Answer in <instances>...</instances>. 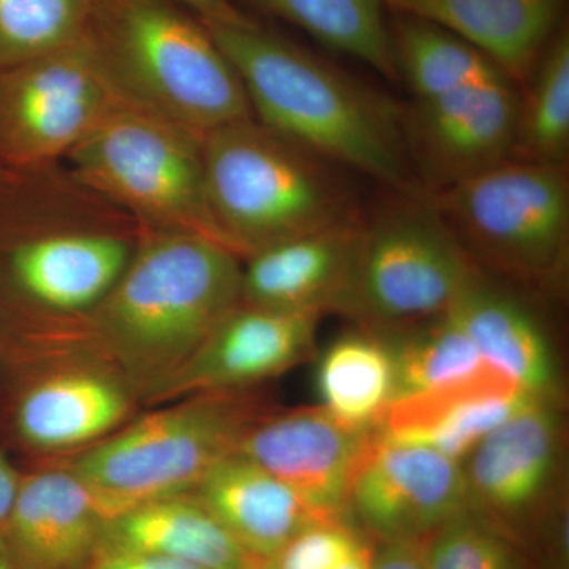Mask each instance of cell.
Here are the masks:
<instances>
[{
	"mask_svg": "<svg viewBox=\"0 0 569 569\" xmlns=\"http://www.w3.org/2000/svg\"><path fill=\"white\" fill-rule=\"evenodd\" d=\"M206 28L238 71L254 121L395 192H425L400 104L253 18Z\"/></svg>",
	"mask_w": 569,
	"mask_h": 569,
	"instance_id": "cell-1",
	"label": "cell"
},
{
	"mask_svg": "<svg viewBox=\"0 0 569 569\" xmlns=\"http://www.w3.org/2000/svg\"><path fill=\"white\" fill-rule=\"evenodd\" d=\"M241 260L203 236L138 230L129 264L86 323L149 397L241 305Z\"/></svg>",
	"mask_w": 569,
	"mask_h": 569,
	"instance_id": "cell-2",
	"label": "cell"
},
{
	"mask_svg": "<svg viewBox=\"0 0 569 569\" xmlns=\"http://www.w3.org/2000/svg\"><path fill=\"white\" fill-rule=\"evenodd\" d=\"M123 103L204 140L253 118L244 86L203 21L167 0H93L81 33Z\"/></svg>",
	"mask_w": 569,
	"mask_h": 569,
	"instance_id": "cell-3",
	"label": "cell"
},
{
	"mask_svg": "<svg viewBox=\"0 0 569 569\" xmlns=\"http://www.w3.org/2000/svg\"><path fill=\"white\" fill-rule=\"evenodd\" d=\"M203 160L213 223L239 258L358 212L342 168L253 118L209 133Z\"/></svg>",
	"mask_w": 569,
	"mask_h": 569,
	"instance_id": "cell-4",
	"label": "cell"
},
{
	"mask_svg": "<svg viewBox=\"0 0 569 569\" xmlns=\"http://www.w3.org/2000/svg\"><path fill=\"white\" fill-rule=\"evenodd\" d=\"M249 389L203 392L146 415L70 460L107 520L157 498L192 492L234 455L266 413Z\"/></svg>",
	"mask_w": 569,
	"mask_h": 569,
	"instance_id": "cell-5",
	"label": "cell"
},
{
	"mask_svg": "<svg viewBox=\"0 0 569 569\" xmlns=\"http://www.w3.org/2000/svg\"><path fill=\"white\" fill-rule=\"evenodd\" d=\"M477 268L509 284L549 288L568 263V164L508 160L427 193Z\"/></svg>",
	"mask_w": 569,
	"mask_h": 569,
	"instance_id": "cell-6",
	"label": "cell"
},
{
	"mask_svg": "<svg viewBox=\"0 0 569 569\" xmlns=\"http://www.w3.org/2000/svg\"><path fill=\"white\" fill-rule=\"evenodd\" d=\"M63 164L138 230L203 236L224 246L209 209L203 140L173 123L122 102Z\"/></svg>",
	"mask_w": 569,
	"mask_h": 569,
	"instance_id": "cell-7",
	"label": "cell"
},
{
	"mask_svg": "<svg viewBox=\"0 0 569 569\" xmlns=\"http://www.w3.org/2000/svg\"><path fill=\"white\" fill-rule=\"evenodd\" d=\"M361 217L337 313L362 328L399 331L445 316L479 268L425 192H395Z\"/></svg>",
	"mask_w": 569,
	"mask_h": 569,
	"instance_id": "cell-8",
	"label": "cell"
},
{
	"mask_svg": "<svg viewBox=\"0 0 569 569\" xmlns=\"http://www.w3.org/2000/svg\"><path fill=\"white\" fill-rule=\"evenodd\" d=\"M121 103L82 37L0 70V162L18 171L61 167Z\"/></svg>",
	"mask_w": 569,
	"mask_h": 569,
	"instance_id": "cell-9",
	"label": "cell"
},
{
	"mask_svg": "<svg viewBox=\"0 0 569 569\" xmlns=\"http://www.w3.org/2000/svg\"><path fill=\"white\" fill-rule=\"evenodd\" d=\"M138 230L66 228L0 236V331L17 342L43 316L84 318L129 264Z\"/></svg>",
	"mask_w": 569,
	"mask_h": 569,
	"instance_id": "cell-10",
	"label": "cell"
},
{
	"mask_svg": "<svg viewBox=\"0 0 569 569\" xmlns=\"http://www.w3.org/2000/svg\"><path fill=\"white\" fill-rule=\"evenodd\" d=\"M519 100L518 86L497 77L402 107L408 156L425 193L511 160Z\"/></svg>",
	"mask_w": 569,
	"mask_h": 569,
	"instance_id": "cell-11",
	"label": "cell"
},
{
	"mask_svg": "<svg viewBox=\"0 0 569 569\" xmlns=\"http://www.w3.org/2000/svg\"><path fill=\"white\" fill-rule=\"evenodd\" d=\"M347 509L378 545L422 541L470 511L463 463L373 433L351 479Z\"/></svg>",
	"mask_w": 569,
	"mask_h": 569,
	"instance_id": "cell-12",
	"label": "cell"
},
{
	"mask_svg": "<svg viewBox=\"0 0 569 569\" xmlns=\"http://www.w3.org/2000/svg\"><path fill=\"white\" fill-rule=\"evenodd\" d=\"M563 456L556 400L535 399L482 438L463 462L470 511L512 537V526L550 507Z\"/></svg>",
	"mask_w": 569,
	"mask_h": 569,
	"instance_id": "cell-13",
	"label": "cell"
},
{
	"mask_svg": "<svg viewBox=\"0 0 569 569\" xmlns=\"http://www.w3.org/2000/svg\"><path fill=\"white\" fill-rule=\"evenodd\" d=\"M376 430L358 429L326 408L266 411L236 452L271 471L323 520H348L356 467Z\"/></svg>",
	"mask_w": 569,
	"mask_h": 569,
	"instance_id": "cell-14",
	"label": "cell"
},
{
	"mask_svg": "<svg viewBox=\"0 0 569 569\" xmlns=\"http://www.w3.org/2000/svg\"><path fill=\"white\" fill-rule=\"evenodd\" d=\"M320 318L241 302L148 399L238 391L280 376L312 355Z\"/></svg>",
	"mask_w": 569,
	"mask_h": 569,
	"instance_id": "cell-15",
	"label": "cell"
},
{
	"mask_svg": "<svg viewBox=\"0 0 569 569\" xmlns=\"http://www.w3.org/2000/svg\"><path fill=\"white\" fill-rule=\"evenodd\" d=\"M107 522L70 468H37L22 471L0 537L13 569H89Z\"/></svg>",
	"mask_w": 569,
	"mask_h": 569,
	"instance_id": "cell-16",
	"label": "cell"
},
{
	"mask_svg": "<svg viewBox=\"0 0 569 569\" xmlns=\"http://www.w3.org/2000/svg\"><path fill=\"white\" fill-rule=\"evenodd\" d=\"M535 399L541 397L530 395L497 367L485 365L455 383L395 400L378 421L376 433L463 463L482 438Z\"/></svg>",
	"mask_w": 569,
	"mask_h": 569,
	"instance_id": "cell-17",
	"label": "cell"
},
{
	"mask_svg": "<svg viewBox=\"0 0 569 569\" xmlns=\"http://www.w3.org/2000/svg\"><path fill=\"white\" fill-rule=\"evenodd\" d=\"M445 316L466 332L486 362L530 395L557 402L559 366L548 329L512 284L478 269Z\"/></svg>",
	"mask_w": 569,
	"mask_h": 569,
	"instance_id": "cell-18",
	"label": "cell"
},
{
	"mask_svg": "<svg viewBox=\"0 0 569 569\" xmlns=\"http://www.w3.org/2000/svg\"><path fill=\"white\" fill-rule=\"evenodd\" d=\"M361 212L321 230L266 247L242 266V302L293 312H336L346 290Z\"/></svg>",
	"mask_w": 569,
	"mask_h": 569,
	"instance_id": "cell-19",
	"label": "cell"
},
{
	"mask_svg": "<svg viewBox=\"0 0 569 569\" xmlns=\"http://www.w3.org/2000/svg\"><path fill=\"white\" fill-rule=\"evenodd\" d=\"M130 407L119 381L71 370L18 388L9 399L7 427L18 445L33 451L92 447L122 425Z\"/></svg>",
	"mask_w": 569,
	"mask_h": 569,
	"instance_id": "cell-20",
	"label": "cell"
},
{
	"mask_svg": "<svg viewBox=\"0 0 569 569\" xmlns=\"http://www.w3.org/2000/svg\"><path fill=\"white\" fill-rule=\"evenodd\" d=\"M392 13L455 33L526 84L549 41L563 26L567 0H381Z\"/></svg>",
	"mask_w": 569,
	"mask_h": 569,
	"instance_id": "cell-21",
	"label": "cell"
},
{
	"mask_svg": "<svg viewBox=\"0 0 569 569\" xmlns=\"http://www.w3.org/2000/svg\"><path fill=\"white\" fill-rule=\"evenodd\" d=\"M194 496L260 560H271L299 531L320 519L282 479L234 452L220 460Z\"/></svg>",
	"mask_w": 569,
	"mask_h": 569,
	"instance_id": "cell-22",
	"label": "cell"
},
{
	"mask_svg": "<svg viewBox=\"0 0 569 569\" xmlns=\"http://www.w3.org/2000/svg\"><path fill=\"white\" fill-rule=\"evenodd\" d=\"M103 550L156 553L203 569H258L266 563L193 492L157 498L108 520Z\"/></svg>",
	"mask_w": 569,
	"mask_h": 569,
	"instance_id": "cell-23",
	"label": "cell"
},
{
	"mask_svg": "<svg viewBox=\"0 0 569 569\" xmlns=\"http://www.w3.org/2000/svg\"><path fill=\"white\" fill-rule=\"evenodd\" d=\"M320 406L358 429L376 430L395 400V362L387 335L362 328L339 337L318 359Z\"/></svg>",
	"mask_w": 569,
	"mask_h": 569,
	"instance_id": "cell-24",
	"label": "cell"
},
{
	"mask_svg": "<svg viewBox=\"0 0 569 569\" xmlns=\"http://www.w3.org/2000/svg\"><path fill=\"white\" fill-rule=\"evenodd\" d=\"M132 219L81 186L66 164L18 171L0 162V236L66 228L132 227Z\"/></svg>",
	"mask_w": 569,
	"mask_h": 569,
	"instance_id": "cell-25",
	"label": "cell"
},
{
	"mask_svg": "<svg viewBox=\"0 0 569 569\" xmlns=\"http://www.w3.org/2000/svg\"><path fill=\"white\" fill-rule=\"evenodd\" d=\"M389 39L397 80L407 82L413 100L433 99L492 78L507 77L477 48L419 18L395 13L389 24Z\"/></svg>",
	"mask_w": 569,
	"mask_h": 569,
	"instance_id": "cell-26",
	"label": "cell"
},
{
	"mask_svg": "<svg viewBox=\"0 0 569 569\" xmlns=\"http://www.w3.org/2000/svg\"><path fill=\"white\" fill-rule=\"evenodd\" d=\"M269 17L296 26L325 47L351 56L397 80L387 9L381 0H247Z\"/></svg>",
	"mask_w": 569,
	"mask_h": 569,
	"instance_id": "cell-27",
	"label": "cell"
},
{
	"mask_svg": "<svg viewBox=\"0 0 569 569\" xmlns=\"http://www.w3.org/2000/svg\"><path fill=\"white\" fill-rule=\"evenodd\" d=\"M520 92L512 159L568 164L569 32L561 26Z\"/></svg>",
	"mask_w": 569,
	"mask_h": 569,
	"instance_id": "cell-28",
	"label": "cell"
},
{
	"mask_svg": "<svg viewBox=\"0 0 569 569\" xmlns=\"http://www.w3.org/2000/svg\"><path fill=\"white\" fill-rule=\"evenodd\" d=\"M385 335L395 362V400L455 383L489 365L447 316Z\"/></svg>",
	"mask_w": 569,
	"mask_h": 569,
	"instance_id": "cell-29",
	"label": "cell"
},
{
	"mask_svg": "<svg viewBox=\"0 0 569 569\" xmlns=\"http://www.w3.org/2000/svg\"><path fill=\"white\" fill-rule=\"evenodd\" d=\"M92 2L0 0V70L80 39Z\"/></svg>",
	"mask_w": 569,
	"mask_h": 569,
	"instance_id": "cell-30",
	"label": "cell"
},
{
	"mask_svg": "<svg viewBox=\"0 0 569 569\" xmlns=\"http://www.w3.org/2000/svg\"><path fill=\"white\" fill-rule=\"evenodd\" d=\"M426 569H535L515 538L473 511L422 539Z\"/></svg>",
	"mask_w": 569,
	"mask_h": 569,
	"instance_id": "cell-31",
	"label": "cell"
},
{
	"mask_svg": "<svg viewBox=\"0 0 569 569\" xmlns=\"http://www.w3.org/2000/svg\"><path fill=\"white\" fill-rule=\"evenodd\" d=\"M365 539L348 520H320L299 531L269 561L274 569H336Z\"/></svg>",
	"mask_w": 569,
	"mask_h": 569,
	"instance_id": "cell-32",
	"label": "cell"
},
{
	"mask_svg": "<svg viewBox=\"0 0 569 569\" xmlns=\"http://www.w3.org/2000/svg\"><path fill=\"white\" fill-rule=\"evenodd\" d=\"M89 569H203L187 561L144 552L103 550Z\"/></svg>",
	"mask_w": 569,
	"mask_h": 569,
	"instance_id": "cell-33",
	"label": "cell"
},
{
	"mask_svg": "<svg viewBox=\"0 0 569 569\" xmlns=\"http://www.w3.org/2000/svg\"><path fill=\"white\" fill-rule=\"evenodd\" d=\"M167 2L190 11L206 26L238 24L252 18L239 10L233 0H167Z\"/></svg>",
	"mask_w": 569,
	"mask_h": 569,
	"instance_id": "cell-34",
	"label": "cell"
},
{
	"mask_svg": "<svg viewBox=\"0 0 569 569\" xmlns=\"http://www.w3.org/2000/svg\"><path fill=\"white\" fill-rule=\"evenodd\" d=\"M372 569H426L421 541L380 542Z\"/></svg>",
	"mask_w": 569,
	"mask_h": 569,
	"instance_id": "cell-35",
	"label": "cell"
},
{
	"mask_svg": "<svg viewBox=\"0 0 569 569\" xmlns=\"http://www.w3.org/2000/svg\"><path fill=\"white\" fill-rule=\"evenodd\" d=\"M22 470L17 468L3 451H0V529L9 518L18 488H20Z\"/></svg>",
	"mask_w": 569,
	"mask_h": 569,
	"instance_id": "cell-36",
	"label": "cell"
},
{
	"mask_svg": "<svg viewBox=\"0 0 569 569\" xmlns=\"http://www.w3.org/2000/svg\"><path fill=\"white\" fill-rule=\"evenodd\" d=\"M373 556H376V545H372L369 539H365L353 550V553L347 557L336 569H372Z\"/></svg>",
	"mask_w": 569,
	"mask_h": 569,
	"instance_id": "cell-37",
	"label": "cell"
},
{
	"mask_svg": "<svg viewBox=\"0 0 569 569\" xmlns=\"http://www.w3.org/2000/svg\"><path fill=\"white\" fill-rule=\"evenodd\" d=\"M0 569H13L11 567L9 556H7L6 546H3L2 537H0Z\"/></svg>",
	"mask_w": 569,
	"mask_h": 569,
	"instance_id": "cell-38",
	"label": "cell"
},
{
	"mask_svg": "<svg viewBox=\"0 0 569 569\" xmlns=\"http://www.w3.org/2000/svg\"><path fill=\"white\" fill-rule=\"evenodd\" d=\"M7 348V337L2 335V331H0V356H3L6 353Z\"/></svg>",
	"mask_w": 569,
	"mask_h": 569,
	"instance_id": "cell-39",
	"label": "cell"
},
{
	"mask_svg": "<svg viewBox=\"0 0 569 569\" xmlns=\"http://www.w3.org/2000/svg\"><path fill=\"white\" fill-rule=\"evenodd\" d=\"M258 569H274V568H272L271 561L268 560V561H266L264 565H261V567Z\"/></svg>",
	"mask_w": 569,
	"mask_h": 569,
	"instance_id": "cell-40",
	"label": "cell"
}]
</instances>
